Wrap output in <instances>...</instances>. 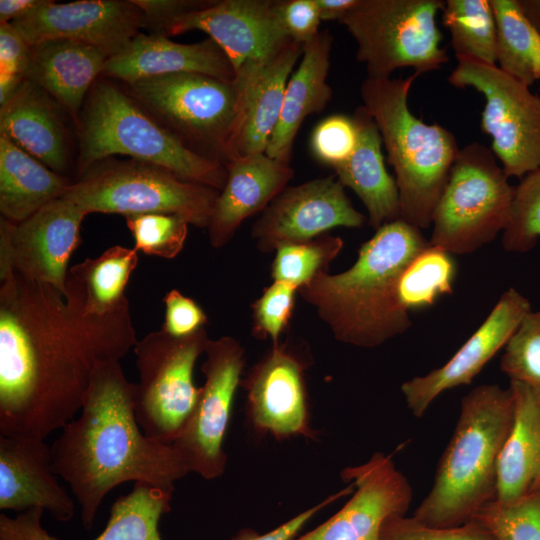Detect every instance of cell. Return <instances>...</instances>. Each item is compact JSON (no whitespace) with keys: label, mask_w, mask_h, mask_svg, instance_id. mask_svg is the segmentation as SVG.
<instances>
[{"label":"cell","mask_w":540,"mask_h":540,"mask_svg":"<svg viewBox=\"0 0 540 540\" xmlns=\"http://www.w3.org/2000/svg\"><path fill=\"white\" fill-rule=\"evenodd\" d=\"M0 281V435L46 439L80 411L95 369L136 345L129 305L86 316L50 285Z\"/></svg>","instance_id":"1"},{"label":"cell","mask_w":540,"mask_h":540,"mask_svg":"<svg viewBox=\"0 0 540 540\" xmlns=\"http://www.w3.org/2000/svg\"><path fill=\"white\" fill-rule=\"evenodd\" d=\"M134 389L119 361L100 364L80 414L51 445L55 473L69 485L86 529L93 526L106 495L122 483L174 488L189 473L172 444L154 441L141 430Z\"/></svg>","instance_id":"2"},{"label":"cell","mask_w":540,"mask_h":540,"mask_svg":"<svg viewBox=\"0 0 540 540\" xmlns=\"http://www.w3.org/2000/svg\"><path fill=\"white\" fill-rule=\"evenodd\" d=\"M429 241L421 229L398 219L378 228L346 271L319 273L298 291L341 342L372 348L412 324L399 304L396 285L407 264Z\"/></svg>","instance_id":"3"},{"label":"cell","mask_w":540,"mask_h":540,"mask_svg":"<svg viewBox=\"0 0 540 540\" xmlns=\"http://www.w3.org/2000/svg\"><path fill=\"white\" fill-rule=\"evenodd\" d=\"M513 419L510 387L482 384L467 393L433 485L413 517L432 527H455L495 500L498 459Z\"/></svg>","instance_id":"4"},{"label":"cell","mask_w":540,"mask_h":540,"mask_svg":"<svg viewBox=\"0 0 540 540\" xmlns=\"http://www.w3.org/2000/svg\"><path fill=\"white\" fill-rule=\"evenodd\" d=\"M366 77L360 87L363 106L376 123L393 167L400 219L427 229L459 154L456 137L438 124L416 117L408 106L414 80Z\"/></svg>","instance_id":"5"},{"label":"cell","mask_w":540,"mask_h":540,"mask_svg":"<svg viewBox=\"0 0 540 540\" xmlns=\"http://www.w3.org/2000/svg\"><path fill=\"white\" fill-rule=\"evenodd\" d=\"M78 177L113 155L151 163L221 191L226 165L188 148L129 93L97 79L77 118Z\"/></svg>","instance_id":"6"},{"label":"cell","mask_w":540,"mask_h":540,"mask_svg":"<svg viewBox=\"0 0 540 540\" xmlns=\"http://www.w3.org/2000/svg\"><path fill=\"white\" fill-rule=\"evenodd\" d=\"M219 192L151 163L109 158L73 181L63 196L86 215L175 214L193 226L208 228Z\"/></svg>","instance_id":"7"},{"label":"cell","mask_w":540,"mask_h":540,"mask_svg":"<svg viewBox=\"0 0 540 540\" xmlns=\"http://www.w3.org/2000/svg\"><path fill=\"white\" fill-rule=\"evenodd\" d=\"M515 187L492 150L478 142L460 148L432 219L431 245L473 253L506 228Z\"/></svg>","instance_id":"8"},{"label":"cell","mask_w":540,"mask_h":540,"mask_svg":"<svg viewBox=\"0 0 540 540\" xmlns=\"http://www.w3.org/2000/svg\"><path fill=\"white\" fill-rule=\"evenodd\" d=\"M442 0H358L339 21L356 42V59L367 77L389 78L400 68L424 74L449 56L441 47L436 15Z\"/></svg>","instance_id":"9"},{"label":"cell","mask_w":540,"mask_h":540,"mask_svg":"<svg viewBox=\"0 0 540 540\" xmlns=\"http://www.w3.org/2000/svg\"><path fill=\"white\" fill-rule=\"evenodd\" d=\"M129 94L196 153L225 165L242 97L232 81L198 73L140 79Z\"/></svg>","instance_id":"10"},{"label":"cell","mask_w":540,"mask_h":540,"mask_svg":"<svg viewBox=\"0 0 540 540\" xmlns=\"http://www.w3.org/2000/svg\"><path fill=\"white\" fill-rule=\"evenodd\" d=\"M209 341L202 328L186 337L154 331L134 346L139 380L134 389L137 422L150 439L172 444L200 393L193 369Z\"/></svg>","instance_id":"11"},{"label":"cell","mask_w":540,"mask_h":540,"mask_svg":"<svg viewBox=\"0 0 540 540\" xmlns=\"http://www.w3.org/2000/svg\"><path fill=\"white\" fill-rule=\"evenodd\" d=\"M457 88L470 87L485 98L481 130L492 138L491 150L509 177L523 178L540 169V96L489 65L457 59L448 77Z\"/></svg>","instance_id":"12"},{"label":"cell","mask_w":540,"mask_h":540,"mask_svg":"<svg viewBox=\"0 0 540 540\" xmlns=\"http://www.w3.org/2000/svg\"><path fill=\"white\" fill-rule=\"evenodd\" d=\"M198 30L225 53L243 92L293 40L280 16L279 0H220L171 21L161 35Z\"/></svg>","instance_id":"13"},{"label":"cell","mask_w":540,"mask_h":540,"mask_svg":"<svg viewBox=\"0 0 540 540\" xmlns=\"http://www.w3.org/2000/svg\"><path fill=\"white\" fill-rule=\"evenodd\" d=\"M205 354L206 359L201 365L204 385L172 445L189 473L213 480L224 473L227 464L224 439L241 382L245 351L236 339L223 336L209 339Z\"/></svg>","instance_id":"14"},{"label":"cell","mask_w":540,"mask_h":540,"mask_svg":"<svg viewBox=\"0 0 540 540\" xmlns=\"http://www.w3.org/2000/svg\"><path fill=\"white\" fill-rule=\"evenodd\" d=\"M86 214L64 196L26 220H0V276L16 272L65 296L68 263L78 248Z\"/></svg>","instance_id":"15"},{"label":"cell","mask_w":540,"mask_h":540,"mask_svg":"<svg viewBox=\"0 0 540 540\" xmlns=\"http://www.w3.org/2000/svg\"><path fill=\"white\" fill-rule=\"evenodd\" d=\"M11 25L29 46L71 40L93 46L108 58L121 52L141 28H146L144 14L133 0H46Z\"/></svg>","instance_id":"16"},{"label":"cell","mask_w":540,"mask_h":540,"mask_svg":"<svg viewBox=\"0 0 540 540\" xmlns=\"http://www.w3.org/2000/svg\"><path fill=\"white\" fill-rule=\"evenodd\" d=\"M366 217L347 197L336 176L286 187L253 224L251 235L262 252L304 242L335 227L358 228Z\"/></svg>","instance_id":"17"},{"label":"cell","mask_w":540,"mask_h":540,"mask_svg":"<svg viewBox=\"0 0 540 540\" xmlns=\"http://www.w3.org/2000/svg\"><path fill=\"white\" fill-rule=\"evenodd\" d=\"M356 487L350 500L327 521L294 540H380L384 521L406 515L413 491L391 455L377 452L340 473Z\"/></svg>","instance_id":"18"},{"label":"cell","mask_w":540,"mask_h":540,"mask_svg":"<svg viewBox=\"0 0 540 540\" xmlns=\"http://www.w3.org/2000/svg\"><path fill=\"white\" fill-rule=\"evenodd\" d=\"M306 365L284 344L271 349L249 371L242 386L247 392V413L256 432L277 439L314 438L310 426Z\"/></svg>","instance_id":"19"},{"label":"cell","mask_w":540,"mask_h":540,"mask_svg":"<svg viewBox=\"0 0 540 540\" xmlns=\"http://www.w3.org/2000/svg\"><path fill=\"white\" fill-rule=\"evenodd\" d=\"M531 311L529 300L514 288L499 298L480 327L439 368L405 381L401 386L407 408L421 417L444 391L468 385L506 345L523 317Z\"/></svg>","instance_id":"20"},{"label":"cell","mask_w":540,"mask_h":540,"mask_svg":"<svg viewBox=\"0 0 540 540\" xmlns=\"http://www.w3.org/2000/svg\"><path fill=\"white\" fill-rule=\"evenodd\" d=\"M51 446L30 434L0 435V509L17 513L40 508L68 522L75 502L59 484Z\"/></svg>","instance_id":"21"},{"label":"cell","mask_w":540,"mask_h":540,"mask_svg":"<svg viewBox=\"0 0 540 540\" xmlns=\"http://www.w3.org/2000/svg\"><path fill=\"white\" fill-rule=\"evenodd\" d=\"M226 169L227 180L207 228L214 248L227 244L245 219L264 211L294 176L290 163L266 153L232 158Z\"/></svg>","instance_id":"22"},{"label":"cell","mask_w":540,"mask_h":540,"mask_svg":"<svg viewBox=\"0 0 540 540\" xmlns=\"http://www.w3.org/2000/svg\"><path fill=\"white\" fill-rule=\"evenodd\" d=\"M175 73L204 74L228 82L235 79L229 59L212 39L184 44L153 33H139L121 52L108 58L102 75L129 85Z\"/></svg>","instance_id":"23"},{"label":"cell","mask_w":540,"mask_h":540,"mask_svg":"<svg viewBox=\"0 0 540 540\" xmlns=\"http://www.w3.org/2000/svg\"><path fill=\"white\" fill-rule=\"evenodd\" d=\"M174 488L135 482L112 505L107 524L94 540H162L159 522L171 510ZM44 510L34 508L10 517L0 514V540H59L42 526Z\"/></svg>","instance_id":"24"},{"label":"cell","mask_w":540,"mask_h":540,"mask_svg":"<svg viewBox=\"0 0 540 540\" xmlns=\"http://www.w3.org/2000/svg\"><path fill=\"white\" fill-rule=\"evenodd\" d=\"M62 111L65 110L45 90L25 79L0 108V135L64 175L70 152Z\"/></svg>","instance_id":"25"},{"label":"cell","mask_w":540,"mask_h":540,"mask_svg":"<svg viewBox=\"0 0 540 540\" xmlns=\"http://www.w3.org/2000/svg\"><path fill=\"white\" fill-rule=\"evenodd\" d=\"M332 43L331 33L323 30L303 46L301 62L286 85L280 118L265 152L268 156L290 163L304 120L323 111L330 101L333 91L327 78Z\"/></svg>","instance_id":"26"},{"label":"cell","mask_w":540,"mask_h":540,"mask_svg":"<svg viewBox=\"0 0 540 540\" xmlns=\"http://www.w3.org/2000/svg\"><path fill=\"white\" fill-rule=\"evenodd\" d=\"M302 52L303 46L292 41L242 92L228 142V161L266 152L280 118L287 82Z\"/></svg>","instance_id":"27"},{"label":"cell","mask_w":540,"mask_h":540,"mask_svg":"<svg viewBox=\"0 0 540 540\" xmlns=\"http://www.w3.org/2000/svg\"><path fill=\"white\" fill-rule=\"evenodd\" d=\"M107 59L102 51L84 43L44 41L30 46L26 79L45 90L77 121Z\"/></svg>","instance_id":"28"},{"label":"cell","mask_w":540,"mask_h":540,"mask_svg":"<svg viewBox=\"0 0 540 540\" xmlns=\"http://www.w3.org/2000/svg\"><path fill=\"white\" fill-rule=\"evenodd\" d=\"M352 117L357 127L356 147L346 161L333 169L339 182L361 199L370 226L377 230L400 219L399 192L385 167L382 139L373 118L363 105Z\"/></svg>","instance_id":"29"},{"label":"cell","mask_w":540,"mask_h":540,"mask_svg":"<svg viewBox=\"0 0 540 540\" xmlns=\"http://www.w3.org/2000/svg\"><path fill=\"white\" fill-rule=\"evenodd\" d=\"M514 419L497 464L499 501L529 493L540 468V395L530 387L510 382Z\"/></svg>","instance_id":"30"},{"label":"cell","mask_w":540,"mask_h":540,"mask_svg":"<svg viewBox=\"0 0 540 540\" xmlns=\"http://www.w3.org/2000/svg\"><path fill=\"white\" fill-rule=\"evenodd\" d=\"M138 265V252L115 245L96 258L69 268L65 300L86 316H104L129 305L127 283Z\"/></svg>","instance_id":"31"},{"label":"cell","mask_w":540,"mask_h":540,"mask_svg":"<svg viewBox=\"0 0 540 540\" xmlns=\"http://www.w3.org/2000/svg\"><path fill=\"white\" fill-rule=\"evenodd\" d=\"M71 181L0 135V212L19 223L62 197Z\"/></svg>","instance_id":"32"},{"label":"cell","mask_w":540,"mask_h":540,"mask_svg":"<svg viewBox=\"0 0 540 540\" xmlns=\"http://www.w3.org/2000/svg\"><path fill=\"white\" fill-rule=\"evenodd\" d=\"M498 67L526 86L540 80V34L518 0H490Z\"/></svg>","instance_id":"33"},{"label":"cell","mask_w":540,"mask_h":540,"mask_svg":"<svg viewBox=\"0 0 540 540\" xmlns=\"http://www.w3.org/2000/svg\"><path fill=\"white\" fill-rule=\"evenodd\" d=\"M442 23L456 58L496 65V26L490 0H447Z\"/></svg>","instance_id":"34"},{"label":"cell","mask_w":540,"mask_h":540,"mask_svg":"<svg viewBox=\"0 0 540 540\" xmlns=\"http://www.w3.org/2000/svg\"><path fill=\"white\" fill-rule=\"evenodd\" d=\"M456 272L453 255L429 243L398 278L396 296L400 306L408 313L432 306L439 297L453 292Z\"/></svg>","instance_id":"35"},{"label":"cell","mask_w":540,"mask_h":540,"mask_svg":"<svg viewBox=\"0 0 540 540\" xmlns=\"http://www.w3.org/2000/svg\"><path fill=\"white\" fill-rule=\"evenodd\" d=\"M343 247L339 237L321 235L304 242L285 243L275 251L272 264L274 281L290 284L298 290L319 273L328 272L330 263Z\"/></svg>","instance_id":"36"},{"label":"cell","mask_w":540,"mask_h":540,"mask_svg":"<svg viewBox=\"0 0 540 540\" xmlns=\"http://www.w3.org/2000/svg\"><path fill=\"white\" fill-rule=\"evenodd\" d=\"M472 519L496 540H540V489L512 501H490Z\"/></svg>","instance_id":"37"},{"label":"cell","mask_w":540,"mask_h":540,"mask_svg":"<svg viewBox=\"0 0 540 540\" xmlns=\"http://www.w3.org/2000/svg\"><path fill=\"white\" fill-rule=\"evenodd\" d=\"M501 371L540 395V309L528 312L504 346Z\"/></svg>","instance_id":"38"},{"label":"cell","mask_w":540,"mask_h":540,"mask_svg":"<svg viewBox=\"0 0 540 540\" xmlns=\"http://www.w3.org/2000/svg\"><path fill=\"white\" fill-rule=\"evenodd\" d=\"M540 237V169L522 178L515 187L510 218L503 231L502 246L506 251L524 253L531 250Z\"/></svg>","instance_id":"39"},{"label":"cell","mask_w":540,"mask_h":540,"mask_svg":"<svg viewBox=\"0 0 540 540\" xmlns=\"http://www.w3.org/2000/svg\"><path fill=\"white\" fill-rule=\"evenodd\" d=\"M125 219L137 252L172 259L183 249L189 223L181 216L151 213L127 216Z\"/></svg>","instance_id":"40"},{"label":"cell","mask_w":540,"mask_h":540,"mask_svg":"<svg viewBox=\"0 0 540 540\" xmlns=\"http://www.w3.org/2000/svg\"><path fill=\"white\" fill-rule=\"evenodd\" d=\"M297 288L274 281L252 306L254 336L279 343V337L288 325L294 311Z\"/></svg>","instance_id":"41"},{"label":"cell","mask_w":540,"mask_h":540,"mask_svg":"<svg viewBox=\"0 0 540 540\" xmlns=\"http://www.w3.org/2000/svg\"><path fill=\"white\" fill-rule=\"evenodd\" d=\"M380 540H496L479 522L471 519L455 527H432L413 516L388 517L381 528Z\"/></svg>","instance_id":"42"},{"label":"cell","mask_w":540,"mask_h":540,"mask_svg":"<svg viewBox=\"0 0 540 540\" xmlns=\"http://www.w3.org/2000/svg\"><path fill=\"white\" fill-rule=\"evenodd\" d=\"M357 144V127L353 117L330 115L320 121L310 137L314 157L332 168L342 164L353 153Z\"/></svg>","instance_id":"43"},{"label":"cell","mask_w":540,"mask_h":540,"mask_svg":"<svg viewBox=\"0 0 540 540\" xmlns=\"http://www.w3.org/2000/svg\"><path fill=\"white\" fill-rule=\"evenodd\" d=\"M165 305L164 322L161 330L173 337L192 335L207 323V315L190 297L172 289L163 298Z\"/></svg>","instance_id":"44"},{"label":"cell","mask_w":540,"mask_h":540,"mask_svg":"<svg viewBox=\"0 0 540 540\" xmlns=\"http://www.w3.org/2000/svg\"><path fill=\"white\" fill-rule=\"evenodd\" d=\"M279 11L288 35L296 43L304 46L320 32L315 0H279Z\"/></svg>","instance_id":"45"},{"label":"cell","mask_w":540,"mask_h":540,"mask_svg":"<svg viewBox=\"0 0 540 540\" xmlns=\"http://www.w3.org/2000/svg\"><path fill=\"white\" fill-rule=\"evenodd\" d=\"M142 10L146 28L153 34H162L165 27L175 18L190 11L207 6V0H133Z\"/></svg>","instance_id":"46"},{"label":"cell","mask_w":540,"mask_h":540,"mask_svg":"<svg viewBox=\"0 0 540 540\" xmlns=\"http://www.w3.org/2000/svg\"><path fill=\"white\" fill-rule=\"evenodd\" d=\"M30 62V46L11 23L0 24V73L26 79Z\"/></svg>","instance_id":"47"},{"label":"cell","mask_w":540,"mask_h":540,"mask_svg":"<svg viewBox=\"0 0 540 540\" xmlns=\"http://www.w3.org/2000/svg\"><path fill=\"white\" fill-rule=\"evenodd\" d=\"M353 487L354 485L349 483V487L346 489L328 497L326 500L303 511L302 513H299L297 516L268 533L258 534L253 530L243 529L236 536H234L232 540H294L300 530L316 513L339 497L351 493L353 491Z\"/></svg>","instance_id":"48"},{"label":"cell","mask_w":540,"mask_h":540,"mask_svg":"<svg viewBox=\"0 0 540 540\" xmlns=\"http://www.w3.org/2000/svg\"><path fill=\"white\" fill-rule=\"evenodd\" d=\"M46 0H1L0 24L11 23L30 14Z\"/></svg>","instance_id":"49"},{"label":"cell","mask_w":540,"mask_h":540,"mask_svg":"<svg viewBox=\"0 0 540 540\" xmlns=\"http://www.w3.org/2000/svg\"><path fill=\"white\" fill-rule=\"evenodd\" d=\"M358 0H315L321 21H340Z\"/></svg>","instance_id":"50"},{"label":"cell","mask_w":540,"mask_h":540,"mask_svg":"<svg viewBox=\"0 0 540 540\" xmlns=\"http://www.w3.org/2000/svg\"><path fill=\"white\" fill-rule=\"evenodd\" d=\"M518 1L524 14L540 34V0Z\"/></svg>","instance_id":"51"},{"label":"cell","mask_w":540,"mask_h":540,"mask_svg":"<svg viewBox=\"0 0 540 540\" xmlns=\"http://www.w3.org/2000/svg\"><path fill=\"white\" fill-rule=\"evenodd\" d=\"M537 489H540V468H539V471H538V474L532 484V487L530 489V491H534V490H537ZM529 491V492H530Z\"/></svg>","instance_id":"52"}]
</instances>
